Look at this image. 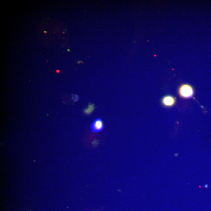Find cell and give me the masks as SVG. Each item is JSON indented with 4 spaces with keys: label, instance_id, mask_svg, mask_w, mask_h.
<instances>
[{
    "label": "cell",
    "instance_id": "obj_1",
    "mask_svg": "<svg viewBox=\"0 0 211 211\" xmlns=\"http://www.w3.org/2000/svg\"><path fill=\"white\" fill-rule=\"evenodd\" d=\"M178 93L182 98H190L194 94V89L190 85L184 84L179 87Z\"/></svg>",
    "mask_w": 211,
    "mask_h": 211
},
{
    "label": "cell",
    "instance_id": "obj_2",
    "mask_svg": "<svg viewBox=\"0 0 211 211\" xmlns=\"http://www.w3.org/2000/svg\"><path fill=\"white\" fill-rule=\"evenodd\" d=\"M103 123L100 118H97L91 126L92 132L97 133L101 132L104 129Z\"/></svg>",
    "mask_w": 211,
    "mask_h": 211
},
{
    "label": "cell",
    "instance_id": "obj_3",
    "mask_svg": "<svg viewBox=\"0 0 211 211\" xmlns=\"http://www.w3.org/2000/svg\"><path fill=\"white\" fill-rule=\"evenodd\" d=\"M176 100L173 96H167L163 97L162 100L163 105L166 107H171L175 105Z\"/></svg>",
    "mask_w": 211,
    "mask_h": 211
},
{
    "label": "cell",
    "instance_id": "obj_4",
    "mask_svg": "<svg viewBox=\"0 0 211 211\" xmlns=\"http://www.w3.org/2000/svg\"><path fill=\"white\" fill-rule=\"evenodd\" d=\"M95 109V106L94 104H89L88 107L84 110V112L86 115H89Z\"/></svg>",
    "mask_w": 211,
    "mask_h": 211
},
{
    "label": "cell",
    "instance_id": "obj_5",
    "mask_svg": "<svg viewBox=\"0 0 211 211\" xmlns=\"http://www.w3.org/2000/svg\"><path fill=\"white\" fill-rule=\"evenodd\" d=\"M73 99L74 101H77L78 100V96L77 95H75L73 96Z\"/></svg>",
    "mask_w": 211,
    "mask_h": 211
}]
</instances>
